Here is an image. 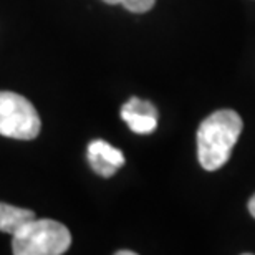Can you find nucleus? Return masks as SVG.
Listing matches in <instances>:
<instances>
[{"label": "nucleus", "instance_id": "nucleus-4", "mask_svg": "<svg viewBox=\"0 0 255 255\" xmlns=\"http://www.w3.org/2000/svg\"><path fill=\"white\" fill-rule=\"evenodd\" d=\"M32 219H35V214L30 209L15 207L10 204L0 202V232L13 236L20 227Z\"/></svg>", "mask_w": 255, "mask_h": 255}, {"label": "nucleus", "instance_id": "nucleus-3", "mask_svg": "<svg viewBox=\"0 0 255 255\" xmlns=\"http://www.w3.org/2000/svg\"><path fill=\"white\" fill-rule=\"evenodd\" d=\"M42 121L27 98L12 91H0V134L12 139H35Z\"/></svg>", "mask_w": 255, "mask_h": 255}, {"label": "nucleus", "instance_id": "nucleus-6", "mask_svg": "<svg viewBox=\"0 0 255 255\" xmlns=\"http://www.w3.org/2000/svg\"><path fill=\"white\" fill-rule=\"evenodd\" d=\"M88 152H98V154L106 157V159L111 161L115 166H118V167H121L125 164L123 152H121L120 149H116V147H113L110 142H106V141H101V139L91 141L88 144Z\"/></svg>", "mask_w": 255, "mask_h": 255}, {"label": "nucleus", "instance_id": "nucleus-2", "mask_svg": "<svg viewBox=\"0 0 255 255\" xmlns=\"http://www.w3.org/2000/svg\"><path fill=\"white\" fill-rule=\"evenodd\" d=\"M71 244L70 231L52 219H32L13 234L15 255H62Z\"/></svg>", "mask_w": 255, "mask_h": 255}, {"label": "nucleus", "instance_id": "nucleus-8", "mask_svg": "<svg viewBox=\"0 0 255 255\" xmlns=\"http://www.w3.org/2000/svg\"><path fill=\"white\" fill-rule=\"evenodd\" d=\"M123 111H136V113H147V115H154L157 116V110L152 106L149 101L139 100V98H131L125 106L121 108Z\"/></svg>", "mask_w": 255, "mask_h": 255}, {"label": "nucleus", "instance_id": "nucleus-11", "mask_svg": "<svg viewBox=\"0 0 255 255\" xmlns=\"http://www.w3.org/2000/svg\"><path fill=\"white\" fill-rule=\"evenodd\" d=\"M116 255H134V252L132 251H120V252H116Z\"/></svg>", "mask_w": 255, "mask_h": 255}, {"label": "nucleus", "instance_id": "nucleus-7", "mask_svg": "<svg viewBox=\"0 0 255 255\" xmlns=\"http://www.w3.org/2000/svg\"><path fill=\"white\" fill-rule=\"evenodd\" d=\"M88 162L96 174H100L101 177H111L116 171L120 169L118 166H115L113 162L108 161L106 157H103L98 152H88Z\"/></svg>", "mask_w": 255, "mask_h": 255}, {"label": "nucleus", "instance_id": "nucleus-5", "mask_svg": "<svg viewBox=\"0 0 255 255\" xmlns=\"http://www.w3.org/2000/svg\"><path fill=\"white\" fill-rule=\"evenodd\" d=\"M121 118L126 121L129 129L136 134H149L156 129L157 116L147 113H136V111H123L121 110Z\"/></svg>", "mask_w": 255, "mask_h": 255}, {"label": "nucleus", "instance_id": "nucleus-12", "mask_svg": "<svg viewBox=\"0 0 255 255\" xmlns=\"http://www.w3.org/2000/svg\"><path fill=\"white\" fill-rule=\"evenodd\" d=\"M103 2L110 3V5H116V3H121V0H103Z\"/></svg>", "mask_w": 255, "mask_h": 255}, {"label": "nucleus", "instance_id": "nucleus-10", "mask_svg": "<svg viewBox=\"0 0 255 255\" xmlns=\"http://www.w3.org/2000/svg\"><path fill=\"white\" fill-rule=\"evenodd\" d=\"M249 212L252 214V217L255 219V194L252 196V199L249 201Z\"/></svg>", "mask_w": 255, "mask_h": 255}, {"label": "nucleus", "instance_id": "nucleus-9", "mask_svg": "<svg viewBox=\"0 0 255 255\" xmlns=\"http://www.w3.org/2000/svg\"><path fill=\"white\" fill-rule=\"evenodd\" d=\"M156 0H121V3L129 10V12L134 13H144L147 10H151L154 7Z\"/></svg>", "mask_w": 255, "mask_h": 255}, {"label": "nucleus", "instance_id": "nucleus-1", "mask_svg": "<svg viewBox=\"0 0 255 255\" xmlns=\"http://www.w3.org/2000/svg\"><path fill=\"white\" fill-rule=\"evenodd\" d=\"M242 120L236 111L221 110L207 116L197 129V157L206 171H217L231 157L242 132Z\"/></svg>", "mask_w": 255, "mask_h": 255}]
</instances>
